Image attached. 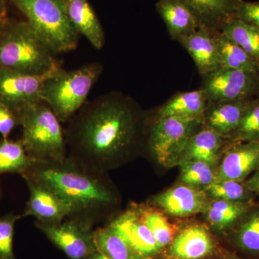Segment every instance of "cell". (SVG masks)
Returning a JSON list of instances; mask_svg holds the SVG:
<instances>
[{
	"instance_id": "cell-10",
	"label": "cell",
	"mask_w": 259,
	"mask_h": 259,
	"mask_svg": "<svg viewBox=\"0 0 259 259\" xmlns=\"http://www.w3.org/2000/svg\"><path fill=\"white\" fill-rule=\"evenodd\" d=\"M59 68L42 75L0 69V102L19 115L41 101L40 94L44 83Z\"/></svg>"
},
{
	"instance_id": "cell-16",
	"label": "cell",
	"mask_w": 259,
	"mask_h": 259,
	"mask_svg": "<svg viewBox=\"0 0 259 259\" xmlns=\"http://www.w3.org/2000/svg\"><path fill=\"white\" fill-rule=\"evenodd\" d=\"M66 14L79 35L97 50L103 49L105 34L100 19L89 0H62Z\"/></svg>"
},
{
	"instance_id": "cell-23",
	"label": "cell",
	"mask_w": 259,
	"mask_h": 259,
	"mask_svg": "<svg viewBox=\"0 0 259 259\" xmlns=\"http://www.w3.org/2000/svg\"><path fill=\"white\" fill-rule=\"evenodd\" d=\"M231 231L232 241L237 249L259 259V204H253Z\"/></svg>"
},
{
	"instance_id": "cell-24",
	"label": "cell",
	"mask_w": 259,
	"mask_h": 259,
	"mask_svg": "<svg viewBox=\"0 0 259 259\" xmlns=\"http://www.w3.org/2000/svg\"><path fill=\"white\" fill-rule=\"evenodd\" d=\"M254 203L211 199L204 214L207 222L214 229L231 231Z\"/></svg>"
},
{
	"instance_id": "cell-7",
	"label": "cell",
	"mask_w": 259,
	"mask_h": 259,
	"mask_svg": "<svg viewBox=\"0 0 259 259\" xmlns=\"http://www.w3.org/2000/svg\"><path fill=\"white\" fill-rule=\"evenodd\" d=\"M202 127L203 117L154 115L150 122L147 117L144 149L147 148L150 154L162 166H177L189 140Z\"/></svg>"
},
{
	"instance_id": "cell-11",
	"label": "cell",
	"mask_w": 259,
	"mask_h": 259,
	"mask_svg": "<svg viewBox=\"0 0 259 259\" xmlns=\"http://www.w3.org/2000/svg\"><path fill=\"white\" fill-rule=\"evenodd\" d=\"M29 190V199L23 218L32 216L35 221L58 224L71 217V207L55 191L41 182L28 177H23Z\"/></svg>"
},
{
	"instance_id": "cell-27",
	"label": "cell",
	"mask_w": 259,
	"mask_h": 259,
	"mask_svg": "<svg viewBox=\"0 0 259 259\" xmlns=\"http://www.w3.org/2000/svg\"><path fill=\"white\" fill-rule=\"evenodd\" d=\"M20 140L0 139V176L5 174L23 175L35 163Z\"/></svg>"
},
{
	"instance_id": "cell-6",
	"label": "cell",
	"mask_w": 259,
	"mask_h": 259,
	"mask_svg": "<svg viewBox=\"0 0 259 259\" xmlns=\"http://www.w3.org/2000/svg\"><path fill=\"white\" fill-rule=\"evenodd\" d=\"M55 54L74 50L79 35L62 0H9Z\"/></svg>"
},
{
	"instance_id": "cell-30",
	"label": "cell",
	"mask_w": 259,
	"mask_h": 259,
	"mask_svg": "<svg viewBox=\"0 0 259 259\" xmlns=\"http://www.w3.org/2000/svg\"><path fill=\"white\" fill-rule=\"evenodd\" d=\"M212 199H221L229 202H254V194L247 187L244 182L236 180H221L214 182L204 189Z\"/></svg>"
},
{
	"instance_id": "cell-13",
	"label": "cell",
	"mask_w": 259,
	"mask_h": 259,
	"mask_svg": "<svg viewBox=\"0 0 259 259\" xmlns=\"http://www.w3.org/2000/svg\"><path fill=\"white\" fill-rule=\"evenodd\" d=\"M209 202L204 190L183 184L157 194L150 203L170 215L187 217L205 212Z\"/></svg>"
},
{
	"instance_id": "cell-33",
	"label": "cell",
	"mask_w": 259,
	"mask_h": 259,
	"mask_svg": "<svg viewBox=\"0 0 259 259\" xmlns=\"http://www.w3.org/2000/svg\"><path fill=\"white\" fill-rule=\"evenodd\" d=\"M22 214L10 212L0 217V259H16L13 250L15 227Z\"/></svg>"
},
{
	"instance_id": "cell-4",
	"label": "cell",
	"mask_w": 259,
	"mask_h": 259,
	"mask_svg": "<svg viewBox=\"0 0 259 259\" xmlns=\"http://www.w3.org/2000/svg\"><path fill=\"white\" fill-rule=\"evenodd\" d=\"M103 72L100 62H91L78 69L56 70L42 87L40 99L61 123H66L86 103L89 94Z\"/></svg>"
},
{
	"instance_id": "cell-18",
	"label": "cell",
	"mask_w": 259,
	"mask_h": 259,
	"mask_svg": "<svg viewBox=\"0 0 259 259\" xmlns=\"http://www.w3.org/2000/svg\"><path fill=\"white\" fill-rule=\"evenodd\" d=\"M198 22L199 27L221 32L231 19L236 18L240 0H182Z\"/></svg>"
},
{
	"instance_id": "cell-1",
	"label": "cell",
	"mask_w": 259,
	"mask_h": 259,
	"mask_svg": "<svg viewBox=\"0 0 259 259\" xmlns=\"http://www.w3.org/2000/svg\"><path fill=\"white\" fill-rule=\"evenodd\" d=\"M146 120L139 103L120 92L87 102L66 122L68 157L91 171L107 174L142 152Z\"/></svg>"
},
{
	"instance_id": "cell-35",
	"label": "cell",
	"mask_w": 259,
	"mask_h": 259,
	"mask_svg": "<svg viewBox=\"0 0 259 259\" xmlns=\"http://www.w3.org/2000/svg\"><path fill=\"white\" fill-rule=\"evenodd\" d=\"M20 126L19 117L16 112L0 102V136L3 139H9L15 127Z\"/></svg>"
},
{
	"instance_id": "cell-9",
	"label": "cell",
	"mask_w": 259,
	"mask_h": 259,
	"mask_svg": "<svg viewBox=\"0 0 259 259\" xmlns=\"http://www.w3.org/2000/svg\"><path fill=\"white\" fill-rule=\"evenodd\" d=\"M208 103L249 100L259 95V73L220 68L202 76Z\"/></svg>"
},
{
	"instance_id": "cell-21",
	"label": "cell",
	"mask_w": 259,
	"mask_h": 259,
	"mask_svg": "<svg viewBox=\"0 0 259 259\" xmlns=\"http://www.w3.org/2000/svg\"><path fill=\"white\" fill-rule=\"evenodd\" d=\"M156 9L173 40L178 41L199 28L198 22L182 0H158Z\"/></svg>"
},
{
	"instance_id": "cell-26",
	"label": "cell",
	"mask_w": 259,
	"mask_h": 259,
	"mask_svg": "<svg viewBox=\"0 0 259 259\" xmlns=\"http://www.w3.org/2000/svg\"><path fill=\"white\" fill-rule=\"evenodd\" d=\"M214 39L221 56V67L259 73L258 63L238 44L221 32H214Z\"/></svg>"
},
{
	"instance_id": "cell-29",
	"label": "cell",
	"mask_w": 259,
	"mask_h": 259,
	"mask_svg": "<svg viewBox=\"0 0 259 259\" xmlns=\"http://www.w3.org/2000/svg\"><path fill=\"white\" fill-rule=\"evenodd\" d=\"M133 206L152 233L160 248L171 244L175 237V228L166 216L155 207L134 204Z\"/></svg>"
},
{
	"instance_id": "cell-32",
	"label": "cell",
	"mask_w": 259,
	"mask_h": 259,
	"mask_svg": "<svg viewBox=\"0 0 259 259\" xmlns=\"http://www.w3.org/2000/svg\"><path fill=\"white\" fill-rule=\"evenodd\" d=\"M228 140L231 142L259 141V95L250 102L239 125Z\"/></svg>"
},
{
	"instance_id": "cell-40",
	"label": "cell",
	"mask_w": 259,
	"mask_h": 259,
	"mask_svg": "<svg viewBox=\"0 0 259 259\" xmlns=\"http://www.w3.org/2000/svg\"><path fill=\"white\" fill-rule=\"evenodd\" d=\"M1 197H2V189H1V187H0V199H1Z\"/></svg>"
},
{
	"instance_id": "cell-22",
	"label": "cell",
	"mask_w": 259,
	"mask_h": 259,
	"mask_svg": "<svg viewBox=\"0 0 259 259\" xmlns=\"http://www.w3.org/2000/svg\"><path fill=\"white\" fill-rule=\"evenodd\" d=\"M208 105V100L201 90L177 93L158 108L154 115L157 117L202 118Z\"/></svg>"
},
{
	"instance_id": "cell-38",
	"label": "cell",
	"mask_w": 259,
	"mask_h": 259,
	"mask_svg": "<svg viewBox=\"0 0 259 259\" xmlns=\"http://www.w3.org/2000/svg\"><path fill=\"white\" fill-rule=\"evenodd\" d=\"M87 259H110L107 255L103 254L101 252L99 251L98 250H95L94 253H92L90 256Z\"/></svg>"
},
{
	"instance_id": "cell-5",
	"label": "cell",
	"mask_w": 259,
	"mask_h": 259,
	"mask_svg": "<svg viewBox=\"0 0 259 259\" xmlns=\"http://www.w3.org/2000/svg\"><path fill=\"white\" fill-rule=\"evenodd\" d=\"M20 141L35 161H61L68 156L64 128L54 112L40 101L18 115Z\"/></svg>"
},
{
	"instance_id": "cell-39",
	"label": "cell",
	"mask_w": 259,
	"mask_h": 259,
	"mask_svg": "<svg viewBox=\"0 0 259 259\" xmlns=\"http://www.w3.org/2000/svg\"><path fill=\"white\" fill-rule=\"evenodd\" d=\"M223 259H247L245 258H243V257L238 256L236 254H233V253H228L225 255L224 258Z\"/></svg>"
},
{
	"instance_id": "cell-37",
	"label": "cell",
	"mask_w": 259,
	"mask_h": 259,
	"mask_svg": "<svg viewBox=\"0 0 259 259\" xmlns=\"http://www.w3.org/2000/svg\"><path fill=\"white\" fill-rule=\"evenodd\" d=\"M8 17V0H0V25L4 23Z\"/></svg>"
},
{
	"instance_id": "cell-8",
	"label": "cell",
	"mask_w": 259,
	"mask_h": 259,
	"mask_svg": "<svg viewBox=\"0 0 259 259\" xmlns=\"http://www.w3.org/2000/svg\"><path fill=\"white\" fill-rule=\"evenodd\" d=\"M35 226L69 259H87L97 250L94 225L75 217L58 224L35 221Z\"/></svg>"
},
{
	"instance_id": "cell-19",
	"label": "cell",
	"mask_w": 259,
	"mask_h": 259,
	"mask_svg": "<svg viewBox=\"0 0 259 259\" xmlns=\"http://www.w3.org/2000/svg\"><path fill=\"white\" fill-rule=\"evenodd\" d=\"M214 249L209 232L203 226L194 225L185 228L175 237L168 255L175 259H202Z\"/></svg>"
},
{
	"instance_id": "cell-31",
	"label": "cell",
	"mask_w": 259,
	"mask_h": 259,
	"mask_svg": "<svg viewBox=\"0 0 259 259\" xmlns=\"http://www.w3.org/2000/svg\"><path fill=\"white\" fill-rule=\"evenodd\" d=\"M179 166L181 167V181L184 185L204 190L215 180L217 168L207 162L184 161Z\"/></svg>"
},
{
	"instance_id": "cell-25",
	"label": "cell",
	"mask_w": 259,
	"mask_h": 259,
	"mask_svg": "<svg viewBox=\"0 0 259 259\" xmlns=\"http://www.w3.org/2000/svg\"><path fill=\"white\" fill-rule=\"evenodd\" d=\"M97 249L110 259H143L110 223L95 230Z\"/></svg>"
},
{
	"instance_id": "cell-14",
	"label": "cell",
	"mask_w": 259,
	"mask_h": 259,
	"mask_svg": "<svg viewBox=\"0 0 259 259\" xmlns=\"http://www.w3.org/2000/svg\"><path fill=\"white\" fill-rule=\"evenodd\" d=\"M109 223L122 235L143 259L151 258L161 249L134 206L131 205L125 212L112 218Z\"/></svg>"
},
{
	"instance_id": "cell-20",
	"label": "cell",
	"mask_w": 259,
	"mask_h": 259,
	"mask_svg": "<svg viewBox=\"0 0 259 259\" xmlns=\"http://www.w3.org/2000/svg\"><path fill=\"white\" fill-rule=\"evenodd\" d=\"M230 143L214 131L202 127L189 140L179 164L184 161H199L215 166Z\"/></svg>"
},
{
	"instance_id": "cell-2",
	"label": "cell",
	"mask_w": 259,
	"mask_h": 259,
	"mask_svg": "<svg viewBox=\"0 0 259 259\" xmlns=\"http://www.w3.org/2000/svg\"><path fill=\"white\" fill-rule=\"evenodd\" d=\"M21 177L50 187L69 204L71 217L93 225L110 218L120 202L107 174L88 169L68 156L61 161H35Z\"/></svg>"
},
{
	"instance_id": "cell-3",
	"label": "cell",
	"mask_w": 259,
	"mask_h": 259,
	"mask_svg": "<svg viewBox=\"0 0 259 259\" xmlns=\"http://www.w3.org/2000/svg\"><path fill=\"white\" fill-rule=\"evenodd\" d=\"M56 55L26 20L8 17L0 25V69L47 74L61 66Z\"/></svg>"
},
{
	"instance_id": "cell-28",
	"label": "cell",
	"mask_w": 259,
	"mask_h": 259,
	"mask_svg": "<svg viewBox=\"0 0 259 259\" xmlns=\"http://www.w3.org/2000/svg\"><path fill=\"white\" fill-rule=\"evenodd\" d=\"M221 33L238 44L259 65V30L240 19H231L221 30Z\"/></svg>"
},
{
	"instance_id": "cell-36",
	"label": "cell",
	"mask_w": 259,
	"mask_h": 259,
	"mask_svg": "<svg viewBox=\"0 0 259 259\" xmlns=\"http://www.w3.org/2000/svg\"><path fill=\"white\" fill-rule=\"evenodd\" d=\"M245 183L250 192L259 197V168L249 179L245 181Z\"/></svg>"
},
{
	"instance_id": "cell-15",
	"label": "cell",
	"mask_w": 259,
	"mask_h": 259,
	"mask_svg": "<svg viewBox=\"0 0 259 259\" xmlns=\"http://www.w3.org/2000/svg\"><path fill=\"white\" fill-rule=\"evenodd\" d=\"M214 32L199 27L193 33L178 40L193 59L202 77L221 68Z\"/></svg>"
},
{
	"instance_id": "cell-12",
	"label": "cell",
	"mask_w": 259,
	"mask_h": 259,
	"mask_svg": "<svg viewBox=\"0 0 259 259\" xmlns=\"http://www.w3.org/2000/svg\"><path fill=\"white\" fill-rule=\"evenodd\" d=\"M215 180L244 182L259 168V141L231 142L221 158Z\"/></svg>"
},
{
	"instance_id": "cell-34",
	"label": "cell",
	"mask_w": 259,
	"mask_h": 259,
	"mask_svg": "<svg viewBox=\"0 0 259 259\" xmlns=\"http://www.w3.org/2000/svg\"><path fill=\"white\" fill-rule=\"evenodd\" d=\"M236 18L249 24L259 30V2L240 0Z\"/></svg>"
},
{
	"instance_id": "cell-17",
	"label": "cell",
	"mask_w": 259,
	"mask_h": 259,
	"mask_svg": "<svg viewBox=\"0 0 259 259\" xmlns=\"http://www.w3.org/2000/svg\"><path fill=\"white\" fill-rule=\"evenodd\" d=\"M253 99L208 103L204 112L203 127L228 140L239 125L243 114Z\"/></svg>"
}]
</instances>
